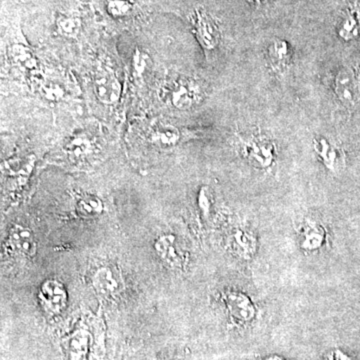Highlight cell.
<instances>
[{"label":"cell","instance_id":"6da1fadb","mask_svg":"<svg viewBox=\"0 0 360 360\" xmlns=\"http://www.w3.org/2000/svg\"><path fill=\"white\" fill-rule=\"evenodd\" d=\"M161 97L175 110H187L200 103L203 91L193 78L181 77L163 86Z\"/></svg>","mask_w":360,"mask_h":360},{"label":"cell","instance_id":"7a4b0ae2","mask_svg":"<svg viewBox=\"0 0 360 360\" xmlns=\"http://www.w3.org/2000/svg\"><path fill=\"white\" fill-rule=\"evenodd\" d=\"M91 283L97 295L106 298L120 295L124 288L120 269L110 264L99 267L92 276Z\"/></svg>","mask_w":360,"mask_h":360},{"label":"cell","instance_id":"3957f363","mask_svg":"<svg viewBox=\"0 0 360 360\" xmlns=\"http://www.w3.org/2000/svg\"><path fill=\"white\" fill-rule=\"evenodd\" d=\"M243 153L255 167L269 168L276 158V146L264 137H253L243 143Z\"/></svg>","mask_w":360,"mask_h":360},{"label":"cell","instance_id":"277c9868","mask_svg":"<svg viewBox=\"0 0 360 360\" xmlns=\"http://www.w3.org/2000/svg\"><path fill=\"white\" fill-rule=\"evenodd\" d=\"M39 300L44 309L51 314H58L68 304V290L60 281L49 279L42 283Z\"/></svg>","mask_w":360,"mask_h":360},{"label":"cell","instance_id":"5b68a950","mask_svg":"<svg viewBox=\"0 0 360 360\" xmlns=\"http://www.w3.org/2000/svg\"><path fill=\"white\" fill-rule=\"evenodd\" d=\"M335 89L338 99L347 106L357 103L360 97L359 78L354 70L350 68H343L338 71L335 77Z\"/></svg>","mask_w":360,"mask_h":360},{"label":"cell","instance_id":"8992f818","mask_svg":"<svg viewBox=\"0 0 360 360\" xmlns=\"http://www.w3.org/2000/svg\"><path fill=\"white\" fill-rule=\"evenodd\" d=\"M94 86L97 98L103 103H117L122 94V86L115 73L105 68L97 71L94 77Z\"/></svg>","mask_w":360,"mask_h":360},{"label":"cell","instance_id":"52a82bcc","mask_svg":"<svg viewBox=\"0 0 360 360\" xmlns=\"http://www.w3.org/2000/svg\"><path fill=\"white\" fill-rule=\"evenodd\" d=\"M8 243L11 250L23 257H32L37 253V241L34 234L27 227L14 225L8 234Z\"/></svg>","mask_w":360,"mask_h":360},{"label":"cell","instance_id":"ba28073f","mask_svg":"<svg viewBox=\"0 0 360 360\" xmlns=\"http://www.w3.org/2000/svg\"><path fill=\"white\" fill-rule=\"evenodd\" d=\"M96 150V141L87 132H75L71 135L65 144V151L71 158L84 160Z\"/></svg>","mask_w":360,"mask_h":360},{"label":"cell","instance_id":"9c48e42d","mask_svg":"<svg viewBox=\"0 0 360 360\" xmlns=\"http://www.w3.org/2000/svg\"><path fill=\"white\" fill-rule=\"evenodd\" d=\"M315 151L319 158L323 161L324 165L331 170L340 167L342 162V153L338 146L329 141L326 137H315L314 141Z\"/></svg>","mask_w":360,"mask_h":360},{"label":"cell","instance_id":"30bf717a","mask_svg":"<svg viewBox=\"0 0 360 360\" xmlns=\"http://www.w3.org/2000/svg\"><path fill=\"white\" fill-rule=\"evenodd\" d=\"M155 251L163 262L174 267L182 265V253L179 252L176 239L172 236H163L155 241Z\"/></svg>","mask_w":360,"mask_h":360},{"label":"cell","instance_id":"8fae6325","mask_svg":"<svg viewBox=\"0 0 360 360\" xmlns=\"http://www.w3.org/2000/svg\"><path fill=\"white\" fill-rule=\"evenodd\" d=\"M196 33L206 49H212L219 44V34L217 26L206 14H198Z\"/></svg>","mask_w":360,"mask_h":360},{"label":"cell","instance_id":"7c38bea8","mask_svg":"<svg viewBox=\"0 0 360 360\" xmlns=\"http://www.w3.org/2000/svg\"><path fill=\"white\" fill-rule=\"evenodd\" d=\"M269 58L270 63L277 70H284L290 65L292 58V49L290 45L284 40H276L269 45Z\"/></svg>","mask_w":360,"mask_h":360},{"label":"cell","instance_id":"4fadbf2b","mask_svg":"<svg viewBox=\"0 0 360 360\" xmlns=\"http://www.w3.org/2000/svg\"><path fill=\"white\" fill-rule=\"evenodd\" d=\"M150 141L161 148H172L180 141V132L172 125L162 124L155 127L150 134Z\"/></svg>","mask_w":360,"mask_h":360},{"label":"cell","instance_id":"5bb4252c","mask_svg":"<svg viewBox=\"0 0 360 360\" xmlns=\"http://www.w3.org/2000/svg\"><path fill=\"white\" fill-rule=\"evenodd\" d=\"M227 307L231 314L241 321H250L255 315V309L245 295L229 293L227 295Z\"/></svg>","mask_w":360,"mask_h":360},{"label":"cell","instance_id":"9a60e30c","mask_svg":"<svg viewBox=\"0 0 360 360\" xmlns=\"http://www.w3.org/2000/svg\"><path fill=\"white\" fill-rule=\"evenodd\" d=\"M11 58L14 63L25 70H35L37 68V59L34 53L28 47L22 44L11 46Z\"/></svg>","mask_w":360,"mask_h":360},{"label":"cell","instance_id":"2e32d148","mask_svg":"<svg viewBox=\"0 0 360 360\" xmlns=\"http://www.w3.org/2000/svg\"><path fill=\"white\" fill-rule=\"evenodd\" d=\"M233 245L238 255L245 258H250L255 255L257 241L251 234L245 231H238L233 238Z\"/></svg>","mask_w":360,"mask_h":360},{"label":"cell","instance_id":"e0dca14e","mask_svg":"<svg viewBox=\"0 0 360 360\" xmlns=\"http://www.w3.org/2000/svg\"><path fill=\"white\" fill-rule=\"evenodd\" d=\"M103 210V202L96 195L86 194L82 196L77 202V210L84 217H94L99 214Z\"/></svg>","mask_w":360,"mask_h":360},{"label":"cell","instance_id":"ac0fdd59","mask_svg":"<svg viewBox=\"0 0 360 360\" xmlns=\"http://www.w3.org/2000/svg\"><path fill=\"white\" fill-rule=\"evenodd\" d=\"M151 66L150 56L146 52L136 49L132 56V68L137 77H142L148 72Z\"/></svg>","mask_w":360,"mask_h":360},{"label":"cell","instance_id":"d6986e66","mask_svg":"<svg viewBox=\"0 0 360 360\" xmlns=\"http://www.w3.org/2000/svg\"><path fill=\"white\" fill-rule=\"evenodd\" d=\"M323 236V231L319 226L309 225L305 231L303 248H307L309 250H316V248H319L322 245Z\"/></svg>","mask_w":360,"mask_h":360},{"label":"cell","instance_id":"ffe728a7","mask_svg":"<svg viewBox=\"0 0 360 360\" xmlns=\"http://www.w3.org/2000/svg\"><path fill=\"white\" fill-rule=\"evenodd\" d=\"M356 14H348L347 18L340 26V34L342 39H350L359 33L355 28L359 30V18H355Z\"/></svg>","mask_w":360,"mask_h":360},{"label":"cell","instance_id":"44dd1931","mask_svg":"<svg viewBox=\"0 0 360 360\" xmlns=\"http://www.w3.org/2000/svg\"><path fill=\"white\" fill-rule=\"evenodd\" d=\"M42 94L47 101H58L65 96V89L60 84L56 82H46L41 87Z\"/></svg>","mask_w":360,"mask_h":360},{"label":"cell","instance_id":"7402d4cb","mask_svg":"<svg viewBox=\"0 0 360 360\" xmlns=\"http://www.w3.org/2000/svg\"><path fill=\"white\" fill-rule=\"evenodd\" d=\"M212 195H210V189L207 187H202L198 195V205H200V210H202L205 214H208L212 206Z\"/></svg>","mask_w":360,"mask_h":360}]
</instances>
